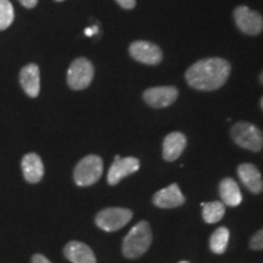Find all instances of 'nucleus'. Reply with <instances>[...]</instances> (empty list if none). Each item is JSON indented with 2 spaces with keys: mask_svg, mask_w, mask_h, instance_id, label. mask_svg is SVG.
Returning <instances> with one entry per match:
<instances>
[{
  "mask_svg": "<svg viewBox=\"0 0 263 263\" xmlns=\"http://www.w3.org/2000/svg\"><path fill=\"white\" fill-rule=\"evenodd\" d=\"M230 74V64L224 59H203L190 66L185 72V80L197 90L211 91L223 87Z\"/></svg>",
  "mask_w": 263,
  "mask_h": 263,
  "instance_id": "1",
  "label": "nucleus"
},
{
  "mask_svg": "<svg viewBox=\"0 0 263 263\" xmlns=\"http://www.w3.org/2000/svg\"><path fill=\"white\" fill-rule=\"evenodd\" d=\"M153 241L150 224L141 221L129 230L122 244V252L127 258H138L149 250Z\"/></svg>",
  "mask_w": 263,
  "mask_h": 263,
  "instance_id": "2",
  "label": "nucleus"
},
{
  "mask_svg": "<svg viewBox=\"0 0 263 263\" xmlns=\"http://www.w3.org/2000/svg\"><path fill=\"white\" fill-rule=\"evenodd\" d=\"M104 163L100 156L88 155L76 166L73 172L74 183L78 186H89L98 182L103 176Z\"/></svg>",
  "mask_w": 263,
  "mask_h": 263,
  "instance_id": "3",
  "label": "nucleus"
},
{
  "mask_svg": "<svg viewBox=\"0 0 263 263\" xmlns=\"http://www.w3.org/2000/svg\"><path fill=\"white\" fill-rule=\"evenodd\" d=\"M232 138L239 146L258 153L263 149V133L258 127L249 122H238L232 128Z\"/></svg>",
  "mask_w": 263,
  "mask_h": 263,
  "instance_id": "4",
  "label": "nucleus"
},
{
  "mask_svg": "<svg viewBox=\"0 0 263 263\" xmlns=\"http://www.w3.org/2000/svg\"><path fill=\"white\" fill-rule=\"evenodd\" d=\"M94 77L93 64L85 58H78L67 71V83L71 89L82 90L89 87Z\"/></svg>",
  "mask_w": 263,
  "mask_h": 263,
  "instance_id": "5",
  "label": "nucleus"
},
{
  "mask_svg": "<svg viewBox=\"0 0 263 263\" xmlns=\"http://www.w3.org/2000/svg\"><path fill=\"white\" fill-rule=\"evenodd\" d=\"M133 213L130 210L121 207H110L100 211L95 217V223L105 232H116L130 221Z\"/></svg>",
  "mask_w": 263,
  "mask_h": 263,
  "instance_id": "6",
  "label": "nucleus"
},
{
  "mask_svg": "<svg viewBox=\"0 0 263 263\" xmlns=\"http://www.w3.org/2000/svg\"><path fill=\"white\" fill-rule=\"evenodd\" d=\"M234 18L238 28L245 34L257 35L263 31V17L248 6H238L234 10Z\"/></svg>",
  "mask_w": 263,
  "mask_h": 263,
  "instance_id": "7",
  "label": "nucleus"
},
{
  "mask_svg": "<svg viewBox=\"0 0 263 263\" xmlns=\"http://www.w3.org/2000/svg\"><path fill=\"white\" fill-rule=\"evenodd\" d=\"M129 54L134 60L145 65H159L162 61V51L156 44L146 41H137L129 45Z\"/></svg>",
  "mask_w": 263,
  "mask_h": 263,
  "instance_id": "8",
  "label": "nucleus"
},
{
  "mask_svg": "<svg viewBox=\"0 0 263 263\" xmlns=\"http://www.w3.org/2000/svg\"><path fill=\"white\" fill-rule=\"evenodd\" d=\"M139 167L140 162L136 157H121L120 155H117L115 157L112 166L108 170L107 183L110 185H116L129 174L137 172Z\"/></svg>",
  "mask_w": 263,
  "mask_h": 263,
  "instance_id": "9",
  "label": "nucleus"
},
{
  "mask_svg": "<svg viewBox=\"0 0 263 263\" xmlns=\"http://www.w3.org/2000/svg\"><path fill=\"white\" fill-rule=\"evenodd\" d=\"M145 103L151 107L163 108L172 105L178 98V89L172 85L168 87H154L144 91Z\"/></svg>",
  "mask_w": 263,
  "mask_h": 263,
  "instance_id": "10",
  "label": "nucleus"
},
{
  "mask_svg": "<svg viewBox=\"0 0 263 263\" xmlns=\"http://www.w3.org/2000/svg\"><path fill=\"white\" fill-rule=\"evenodd\" d=\"M153 202L160 209H174L182 206L185 202V197L180 192L178 184H171L167 188L155 193Z\"/></svg>",
  "mask_w": 263,
  "mask_h": 263,
  "instance_id": "11",
  "label": "nucleus"
},
{
  "mask_svg": "<svg viewBox=\"0 0 263 263\" xmlns=\"http://www.w3.org/2000/svg\"><path fill=\"white\" fill-rule=\"evenodd\" d=\"M20 83L29 98H37L41 91V72L35 64L26 65L20 72Z\"/></svg>",
  "mask_w": 263,
  "mask_h": 263,
  "instance_id": "12",
  "label": "nucleus"
},
{
  "mask_svg": "<svg viewBox=\"0 0 263 263\" xmlns=\"http://www.w3.org/2000/svg\"><path fill=\"white\" fill-rule=\"evenodd\" d=\"M21 168L25 179L31 184H37L44 176V164L39 155L34 153L27 154L21 161Z\"/></svg>",
  "mask_w": 263,
  "mask_h": 263,
  "instance_id": "13",
  "label": "nucleus"
},
{
  "mask_svg": "<svg viewBox=\"0 0 263 263\" xmlns=\"http://www.w3.org/2000/svg\"><path fill=\"white\" fill-rule=\"evenodd\" d=\"M239 178L250 192L259 194L263 190V179L257 167L252 163H241L238 167Z\"/></svg>",
  "mask_w": 263,
  "mask_h": 263,
  "instance_id": "14",
  "label": "nucleus"
},
{
  "mask_svg": "<svg viewBox=\"0 0 263 263\" xmlns=\"http://www.w3.org/2000/svg\"><path fill=\"white\" fill-rule=\"evenodd\" d=\"M64 255L72 263H97L93 250L81 241H70L66 244Z\"/></svg>",
  "mask_w": 263,
  "mask_h": 263,
  "instance_id": "15",
  "label": "nucleus"
},
{
  "mask_svg": "<svg viewBox=\"0 0 263 263\" xmlns=\"http://www.w3.org/2000/svg\"><path fill=\"white\" fill-rule=\"evenodd\" d=\"M186 146V138L180 132H173L164 138L162 155L166 161H176Z\"/></svg>",
  "mask_w": 263,
  "mask_h": 263,
  "instance_id": "16",
  "label": "nucleus"
},
{
  "mask_svg": "<svg viewBox=\"0 0 263 263\" xmlns=\"http://www.w3.org/2000/svg\"><path fill=\"white\" fill-rule=\"evenodd\" d=\"M219 195L222 202L227 206H239L242 201V195L234 179L224 178L219 184Z\"/></svg>",
  "mask_w": 263,
  "mask_h": 263,
  "instance_id": "17",
  "label": "nucleus"
},
{
  "mask_svg": "<svg viewBox=\"0 0 263 263\" xmlns=\"http://www.w3.org/2000/svg\"><path fill=\"white\" fill-rule=\"evenodd\" d=\"M202 217L206 223H217L223 218L226 213V205L221 201L212 202H202Z\"/></svg>",
  "mask_w": 263,
  "mask_h": 263,
  "instance_id": "18",
  "label": "nucleus"
},
{
  "mask_svg": "<svg viewBox=\"0 0 263 263\" xmlns=\"http://www.w3.org/2000/svg\"><path fill=\"white\" fill-rule=\"evenodd\" d=\"M228 240H229V230L226 227H221L215 233L211 235L210 239V248L215 254L221 255L227 250L228 246Z\"/></svg>",
  "mask_w": 263,
  "mask_h": 263,
  "instance_id": "19",
  "label": "nucleus"
},
{
  "mask_svg": "<svg viewBox=\"0 0 263 263\" xmlns=\"http://www.w3.org/2000/svg\"><path fill=\"white\" fill-rule=\"evenodd\" d=\"M15 17L14 8L9 0H0V31L9 28Z\"/></svg>",
  "mask_w": 263,
  "mask_h": 263,
  "instance_id": "20",
  "label": "nucleus"
},
{
  "mask_svg": "<svg viewBox=\"0 0 263 263\" xmlns=\"http://www.w3.org/2000/svg\"><path fill=\"white\" fill-rule=\"evenodd\" d=\"M250 248L252 250H263V229L258 230L250 240Z\"/></svg>",
  "mask_w": 263,
  "mask_h": 263,
  "instance_id": "21",
  "label": "nucleus"
},
{
  "mask_svg": "<svg viewBox=\"0 0 263 263\" xmlns=\"http://www.w3.org/2000/svg\"><path fill=\"white\" fill-rule=\"evenodd\" d=\"M116 2L118 5L127 10L133 9L136 6V0H116Z\"/></svg>",
  "mask_w": 263,
  "mask_h": 263,
  "instance_id": "22",
  "label": "nucleus"
},
{
  "mask_svg": "<svg viewBox=\"0 0 263 263\" xmlns=\"http://www.w3.org/2000/svg\"><path fill=\"white\" fill-rule=\"evenodd\" d=\"M32 263H51L49 259L42 254H35L32 257Z\"/></svg>",
  "mask_w": 263,
  "mask_h": 263,
  "instance_id": "23",
  "label": "nucleus"
},
{
  "mask_svg": "<svg viewBox=\"0 0 263 263\" xmlns=\"http://www.w3.org/2000/svg\"><path fill=\"white\" fill-rule=\"evenodd\" d=\"M20 3H21V4L24 5L25 8L33 9L35 5H37L38 0H20Z\"/></svg>",
  "mask_w": 263,
  "mask_h": 263,
  "instance_id": "24",
  "label": "nucleus"
},
{
  "mask_svg": "<svg viewBox=\"0 0 263 263\" xmlns=\"http://www.w3.org/2000/svg\"><path fill=\"white\" fill-rule=\"evenodd\" d=\"M97 32H98V27L85 29V34H87V35H93L94 33H97Z\"/></svg>",
  "mask_w": 263,
  "mask_h": 263,
  "instance_id": "25",
  "label": "nucleus"
},
{
  "mask_svg": "<svg viewBox=\"0 0 263 263\" xmlns=\"http://www.w3.org/2000/svg\"><path fill=\"white\" fill-rule=\"evenodd\" d=\"M259 82H261V83L263 84V71H262V73L259 74Z\"/></svg>",
  "mask_w": 263,
  "mask_h": 263,
  "instance_id": "26",
  "label": "nucleus"
},
{
  "mask_svg": "<svg viewBox=\"0 0 263 263\" xmlns=\"http://www.w3.org/2000/svg\"><path fill=\"white\" fill-rule=\"evenodd\" d=\"M261 107L263 108V97H262V99H261Z\"/></svg>",
  "mask_w": 263,
  "mask_h": 263,
  "instance_id": "27",
  "label": "nucleus"
},
{
  "mask_svg": "<svg viewBox=\"0 0 263 263\" xmlns=\"http://www.w3.org/2000/svg\"><path fill=\"white\" fill-rule=\"evenodd\" d=\"M179 263H189V262H186V261H182V262H179Z\"/></svg>",
  "mask_w": 263,
  "mask_h": 263,
  "instance_id": "28",
  "label": "nucleus"
},
{
  "mask_svg": "<svg viewBox=\"0 0 263 263\" xmlns=\"http://www.w3.org/2000/svg\"><path fill=\"white\" fill-rule=\"evenodd\" d=\"M57 2H64V0H57Z\"/></svg>",
  "mask_w": 263,
  "mask_h": 263,
  "instance_id": "29",
  "label": "nucleus"
}]
</instances>
